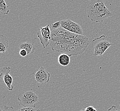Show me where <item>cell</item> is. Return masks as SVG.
Segmentation results:
<instances>
[{"label":"cell","mask_w":120,"mask_h":111,"mask_svg":"<svg viewBox=\"0 0 120 111\" xmlns=\"http://www.w3.org/2000/svg\"><path fill=\"white\" fill-rule=\"evenodd\" d=\"M3 111H15L14 110V108L11 106H5L4 107V109Z\"/></svg>","instance_id":"9a60e30c"},{"label":"cell","mask_w":120,"mask_h":111,"mask_svg":"<svg viewBox=\"0 0 120 111\" xmlns=\"http://www.w3.org/2000/svg\"><path fill=\"white\" fill-rule=\"evenodd\" d=\"M61 28V22L60 21H58L53 23L51 25V28L52 30H56Z\"/></svg>","instance_id":"4fadbf2b"},{"label":"cell","mask_w":120,"mask_h":111,"mask_svg":"<svg viewBox=\"0 0 120 111\" xmlns=\"http://www.w3.org/2000/svg\"><path fill=\"white\" fill-rule=\"evenodd\" d=\"M61 28L70 32L83 35V31L81 25L70 19H66L60 21Z\"/></svg>","instance_id":"8992f818"},{"label":"cell","mask_w":120,"mask_h":111,"mask_svg":"<svg viewBox=\"0 0 120 111\" xmlns=\"http://www.w3.org/2000/svg\"><path fill=\"white\" fill-rule=\"evenodd\" d=\"M49 45L53 52L71 56L82 54L89 45V39L83 35L70 32L62 28L52 30Z\"/></svg>","instance_id":"6da1fadb"},{"label":"cell","mask_w":120,"mask_h":111,"mask_svg":"<svg viewBox=\"0 0 120 111\" xmlns=\"http://www.w3.org/2000/svg\"><path fill=\"white\" fill-rule=\"evenodd\" d=\"M118 108H119V110H120V104H119V105L118 106Z\"/></svg>","instance_id":"ac0fdd59"},{"label":"cell","mask_w":120,"mask_h":111,"mask_svg":"<svg viewBox=\"0 0 120 111\" xmlns=\"http://www.w3.org/2000/svg\"><path fill=\"white\" fill-rule=\"evenodd\" d=\"M107 111H118L116 108V107L115 106H113L111 107L110 109H108Z\"/></svg>","instance_id":"e0dca14e"},{"label":"cell","mask_w":120,"mask_h":111,"mask_svg":"<svg viewBox=\"0 0 120 111\" xmlns=\"http://www.w3.org/2000/svg\"><path fill=\"white\" fill-rule=\"evenodd\" d=\"M35 80L38 83H47L50 79V74L46 71L43 66H41L35 74Z\"/></svg>","instance_id":"ba28073f"},{"label":"cell","mask_w":120,"mask_h":111,"mask_svg":"<svg viewBox=\"0 0 120 111\" xmlns=\"http://www.w3.org/2000/svg\"><path fill=\"white\" fill-rule=\"evenodd\" d=\"M18 47L20 50H25L27 52V56L32 54L35 52V47L33 44L30 42L22 43L19 45Z\"/></svg>","instance_id":"9c48e42d"},{"label":"cell","mask_w":120,"mask_h":111,"mask_svg":"<svg viewBox=\"0 0 120 111\" xmlns=\"http://www.w3.org/2000/svg\"><path fill=\"white\" fill-rule=\"evenodd\" d=\"M58 62L60 65L62 66H66L69 65L70 62V58L68 55L65 53H62L58 57Z\"/></svg>","instance_id":"8fae6325"},{"label":"cell","mask_w":120,"mask_h":111,"mask_svg":"<svg viewBox=\"0 0 120 111\" xmlns=\"http://www.w3.org/2000/svg\"><path fill=\"white\" fill-rule=\"evenodd\" d=\"M9 12V7L4 0H0V12L3 15H7Z\"/></svg>","instance_id":"7c38bea8"},{"label":"cell","mask_w":120,"mask_h":111,"mask_svg":"<svg viewBox=\"0 0 120 111\" xmlns=\"http://www.w3.org/2000/svg\"><path fill=\"white\" fill-rule=\"evenodd\" d=\"M18 100L19 101L20 106L35 108L38 101V97L32 91H28L21 93L18 97Z\"/></svg>","instance_id":"277c9868"},{"label":"cell","mask_w":120,"mask_h":111,"mask_svg":"<svg viewBox=\"0 0 120 111\" xmlns=\"http://www.w3.org/2000/svg\"><path fill=\"white\" fill-rule=\"evenodd\" d=\"M9 47V40L7 37L4 35H0V53H5L8 50Z\"/></svg>","instance_id":"30bf717a"},{"label":"cell","mask_w":120,"mask_h":111,"mask_svg":"<svg viewBox=\"0 0 120 111\" xmlns=\"http://www.w3.org/2000/svg\"><path fill=\"white\" fill-rule=\"evenodd\" d=\"M0 111H3V110H2L0 109Z\"/></svg>","instance_id":"d6986e66"},{"label":"cell","mask_w":120,"mask_h":111,"mask_svg":"<svg viewBox=\"0 0 120 111\" xmlns=\"http://www.w3.org/2000/svg\"><path fill=\"white\" fill-rule=\"evenodd\" d=\"M19 54L22 57H26L27 56V52L25 50L23 49H21L19 51Z\"/></svg>","instance_id":"2e32d148"},{"label":"cell","mask_w":120,"mask_h":111,"mask_svg":"<svg viewBox=\"0 0 120 111\" xmlns=\"http://www.w3.org/2000/svg\"><path fill=\"white\" fill-rule=\"evenodd\" d=\"M88 19L95 23H101L112 16L102 0H90L87 7Z\"/></svg>","instance_id":"7a4b0ae2"},{"label":"cell","mask_w":120,"mask_h":111,"mask_svg":"<svg viewBox=\"0 0 120 111\" xmlns=\"http://www.w3.org/2000/svg\"><path fill=\"white\" fill-rule=\"evenodd\" d=\"M17 111H40L39 109L32 107H24L19 109Z\"/></svg>","instance_id":"5bb4252c"},{"label":"cell","mask_w":120,"mask_h":111,"mask_svg":"<svg viewBox=\"0 0 120 111\" xmlns=\"http://www.w3.org/2000/svg\"><path fill=\"white\" fill-rule=\"evenodd\" d=\"M51 34V30L49 24L45 27H41L38 30L37 36L39 38L40 43L44 48H46L49 44Z\"/></svg>","instance_id":"5b68a950"},{"label":"cell","mask_w":120,"mask_h":111,"mask_svg":"<svg viewBox=\"0 0 120 111\" xmlns=\"http://www.w3.org/2000/svg\"><path fill=\"white\" fill-rule=\"evenodd\" d=\"M11 67L9 66H5L1 69L0 74V79L2 80L7 86V89L9 91H12L14 89V86L12 85L13 78L10 74Z\"/></svg>","instance_id":"52a82bcc"},{"label":"cell","mask_w":120,"mask_h":111,"mask_svg":"<svg viewBox=\"0 0 120 111\" xmlns=\"http://www.w3.org/2000/svg\"><path fill=\"white\" fill-rule=\"evenodd\" d=\"M112 41L111 37L104 35H102L93 40L91 44L93 55L96 56L103 55L112 45Z\"/></svg>","instance_id":"3957f363"}]
</instances>
